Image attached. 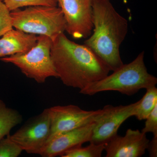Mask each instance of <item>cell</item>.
<instances>
[{"label": "cell", "instance_id": "cell-1", "mask_svg": "<svg viewBox=\"0 0 157 157\" xmlns=\"http://www.w3.org/2000/svg\"><path fill=\"white\" fill-rule=\"evenodd\" d=\"M51 56L58 78L66 86L79 90L106 77L110 71L90 48L71 41L64 33L52 40Z\"/></svg>", "mask_w": 157, "mask_h": 157}, {"label": "cell", "instance_id": "cell-2", "mask_svg": "<svg viewBox=\"0 0 157 157\" xmlns=\"http://www.w3.org/2000/svg\"><path fill=\"white\" fill-rule=\"evenodd\" d=\"M93 33L84 44L114 71L124 64L120 47L128 34V21L119 14L110 0H92Z\"/></svg>", "mask_w": 157, "mask_h": 157}, {"label": "cell", "instance_id": "cell-3", "mask_svg": "<svg viewBox=\"0 0 157 157\" xmlns=\"http://www.w3.org/2000/svg\"><path fill=\"white\" fill-rule=\"evenodd\" d=\"M144 55V51L142 52L133 61L124 64L110 75L92 82L80 90L79 93L92 96L102 92L115 91L131 96L140 90L155 86L157 78L147 72Z\"/></svg>", "mask_w": 157, "mask_h": 157}, {"label": "cell", "instance_id": "cell-4", "mask_svg": "<svg viewBox=\"0 0 157 157\" xmlns=\"http://www.w3.org/2000/svg\"><path fill=\"white\" fill-rule=\"evenodd\" d=\"M13 28L26 33L43 35L54 40L66 31L61 9L52 6H30L11 11Z\"/></svg>", "mask_w": 157, "mask_h": 157}, {"label": "cell", "instance_id": "cell-5", "mask_svg": "<svg viewBox=\"0 0 157 157\" xmlns=\"http://www.w3.org/2000/svg\"><path fill=\"white\" fill-rule=\"evenodd\" d=\"M52 43L49 37L39 35L36 45L27 52L5 57L0 60L16 66L27 77L38 83H44L49 77L58 78L51 56Z\"/></svg>", "mask_w": 157, "mask_h": 157}, {"label": "cell", "instance_id": "cell-6", "mask_svg": "<svg viewBox=\"0 0 157 157\" xmlns=\"http://www.w3.org/2000/svg\"><path fill=\"white\" fill-rule=\"evenodd\" d=\"M51 122L48 108L31 117L12 135L11 140L28 154L39 155L48 141Z\"/></svg>", "mask_w": 157, "mask_h": 157}, {"label": "cell", "instance_id": "cell-7", "mask_svg": "<svg viewBox=\"0 0 157 157\" xmlns=\"http://www.w3.org/2000/svg\"><path fill=\"white\" fill-rule=\"evenodd\" d=\"M66 21V31L75 39H85L93 30L92 0H57Z\"/></svg>", "mask_w": 157, "mask_h": 157}, {"label": "cell", "instance_id": "cell-8", "mask_svg": "<svg viewBox=\"0 0 157 157\" xmlns=\"http://www.w3.org/2000/svg\"><path fill=\"white\" fill-rule=\"evenodd\" d=\"M139 101L128 105L113 106L107 105L101 109L96 117L90 142L105 144L117 135L118 130L126 120L134 116L135 108Z\"/></svg>", "mask_w": 157, "mask_h": 157}, {"label": "cell", "instance_id": "cell-9", "mask_svg": "<svg viewBox=\"0 0 157 157\" xmlns=\"http://www.w3.org/2000/svg\"><path fill=\"white\" fill-rule=\"evenodd\" d=\"M48 110L51 126L47 144L60 134L94 122L101 111V109L84 110L72 104L54 106L48 108Z\"/></svg>", "mask_w": 157, "mask_h": 157}, {"label": "cell", "instance_id": "cell-10", "mask_svg": "<svg viewBox=\"0 0 157 157\" xmlns=\"http://www.w3.org/2000/svg\"><path fill=\"white\" fill-rule=\"evenodd\" d=\"M149 140L139 130H127L125 135H116L105 144L106 157H139L145 153Z\"/></svg>", "mask_w": 157, "mask_h": 157}, {"label": "cell", "instance_id": "cell-11", "mask_svg": "<svg viewBox=\"0 0 157 157\" xmlns=\"http://www.w3.org/2000/svg\"><path fill=\"white\" fill-rule=\"evenodd\" d=\"M94 122L60 134L52 139L40 152L43 157L62 156L66 151L91 140Z\"/></svg>", "mask_w": 157, "mask_h": 157}, {"label": "cell", "instance_id": "cell-12", "mask_svg": "<svg viewBox=\"0 0 157 157\" xmlns=\"http://www.w3.org/2000/svg\"><path fill=\"white\" fill-rule=\"evenodd\" d=\"M37 41L36 35L12 29L0 38V59L27 52L35 46Z\"/></svg>", "mask_w": 157, "mask_h": 157}, {"label": "cell", "instance_id": "cell-13", "mask_svg": "<svg viewBox=\"0 0 157 157\" xmlns=\"http://www.w3.org/2000/svg\"><path fill=\"white\" fill-rule=\"evenodd\" d=\"M22 120V115L17 110L7 107L0 99V140L10 135L11 130Z\"/></svg>", "mask_w": 157, "mask_h": 157}, {"label": "cell", "instance_id": "cell-14", "mask_svg": "<svg viewBox=\"0 0 157 157\" xmlns=\"http://www.w3.org/2000/svg\"><path fill=\"white\" fill-rule=\"evenodd\" d=\"M146 93L135 108L134 116L139 121L145 120L157 106V88L155 86L146 90Z\"/></svg>", "mask_w": 157, "mask_h": 157}, {"label": "cell", "instance_id": "cell-15", "mask_svg": "<svg viewBox=\"0 0 157 157\" xmlns=\"http://www.w3.org/2000/svg\"><path fill=\"white\" fill-rule=\"evenodd\" d=\"M88 146L76 147L64 154L62 157H101L105 150V144H96L90 142Z\"/></svg>", "mask_w": 157, "mask_h": 157}, {"label": "cell", "instance_id": "cell-16", "mask_svg": "<svg viewBox=\"0 0 157 157\" xmlns=\"http://www.w3.org/2000/svg\"><path fill=\"white\" fill-rule=\"evenodd\" d=\"M10 11L24 7L46 6L56 7L57 0H1Z\"/></svg>", "mask_w": 157, "mask_h": 157}, {"label": "cell", "instance_id": "cell-17", "mask_svg": "<svg viewBox=\"0 0 157 157\" xmlns=\"http://www.w3.org/2000/svg\"><path fill=\"white\" fill-rule=\"evenodd\" d=\"M22 151L21 147L11 140L10 135L0 140V157H17Z\"/></svg>", "mask_w": 157, "mask_h": 157}, {"label": "cell", "instance_id": "cell-18", "mask_svg": "<svg viewBox=\"0 0 157 157\" xmlns=\"http://www.w3.org/2000/svg\"><path fill=\"white\" fill-rule=\"evenodd\" d=\"M13 29L11 11L0 0V37Z\"/></svg>", "mask_w": 157, "mask_h": 157}, {"label": "cell", "instance_id": "cell-19", "mask_svg": "<svg viewBox=\"0 0 157 157\" xmlns=\"http://www.w3.org/2000/svg\"><path fill=\"white\" fill-rule=\"evenodd\" d=\"M145 120L144 128L141 132L146 134L151 133L153 136H157V106Z\"/></svg>", "mask_w": 157, "mask_h": 157}, {"label": "cell", "instance_id": "cell-20", "mask_svg": "<svg viewBox=\"0 0 157 157\" xmlns=\"http://www.w3.org/2000/svg\"><path fill=\"white\" fill-rule=\"evenodd\" d=\"M147 150L148 151L150 156H157V136H153L151 141H149Z\"/></svg>", "mask_w": 157, "mask_h": 157}]
</instances>
